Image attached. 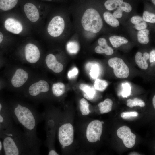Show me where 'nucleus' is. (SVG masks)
Instances as JSON below:
<instances>
[{
    "label": "nucleus",
    "mask_w": 155,
    "mask_h": 155,
    "mask_svg": "<svg viewBox=\"0 0 155 155\" xmlns=\"http://www.w3.org/2000/svg\"><path fill=\"white\" fill-rule=\"evenodd\" d=\"M82 25L86 31L96 33L102 29L103 21L99 13L95 9L90 8L84 13L81 19Z\"/></svg>",
    "instance_id": "nucleus-1"
},
{
    "label": "nucleus",
    "mask_w": 155,
    "mask_h": 155,
    "mask_svg": "<svg viewBox=\"0 0 155 155\" xmlns=\"http://www.w3.org/2000/svg\"><path fill=\"white\" fill-rule=\"evenodd\" d=\"M14 111L18 120L24 126L30 130L34 128L36 125L35 119L28 108L19 104Z\"/></svg>",
    "instance_id": "nucleus-2"
},
{
    "label": "nucleus",
    "mask_w": 155,
    "mask_h": 155,
    "mask_svg": "<svg viewBox=\"0 0 155 155\" xmlns=\"http://www.w3.org/2000/svg\"><path fill=\"white\" fill-rule=\"evenodd\" d=\"M110 67L113 69V72L116 77L120 78H125L129 74V69L123 60L118 57L110 59L108 61Z\"/></svg>",
    "instance_id": "nucleus-3"
},
{
    "label": "nucleus",
    "mask_w": 155,
    "mask_h": 155,
    "mask_svg": "<svg viewBox=\"0 0 155 155\" xmlns=\"http://www.w3.org/2000/svg\"><path fill=\"white\" fill-rule=\"evenodd\" d=\"M74 137V130L72 125L67 123L61 126L59 129V141L63 146H68L73 142Z\"/></svg>",
    "instance_id": "nucleus-4"
},
{
    "label": "nucleus",
    "mask_w": 155,
    "mask_h": 155,
    "mask_svg": "<svg viewBox=\"0 0 155 155\" xmlns=\"http://www.w3.org/2000/svg\"><path fill=\"white\" fill-rule=\"evenodd\" d=\"M103 127L101 121L94 120L88 125L86 131L88 140L91 142L100 140L102 131Z\"/></svg>",
    "instance_id": "nucleus-5"
},
{
    "label": "nucleus",
    "mask_w": 155,
    "mask_h": 155,
    "mask_svg": "<svg viewBox=\"0 0 155 155\" xmlns=\"http://www.w3.org/2000/svg\"><path fill=\"white\" fill-rule=\"evenodd\" d=\"M65 27L63 18L60 16L54 17L49 22L47 27L49 34L52 36L57 37L63 33Z\"/></svg>",
    "instance_id": "nucleus-6"
},
{
    "label": "nucleus",
    "mask_w": 155,
    "mask_h": 155,
    "mask_svg": "<svg viewBox=\"0 0 155 155\" xmlns=\"http://www.w3.org/2000/svg\"><path fill=\"white\" fill-rule=\"evenodd\" d=\"M117 134L118 136L122 140L126 147L130 148L134 146L136 136L131 132L128 127L123 126L121 127L117 130Z\"/></svg>",
    "instance_id": "nucleus-7"
},
{
    "label": "nucleus",
    "mask_w": 155,
    "mask_h": 155,
    "mask_svg": "<svg viewBox=\"0 0 155 155\" xmlns=\"http://www.w3.org/2000/svg\"><path fill=\"white\" fill-rule=\"evenodd\" d=\"M25 55L26 60L33 63L37 62L39 59L40 53L38 47L31 43L26 45L25 47Z\"/></svg>",
    "instance_id": "nucleus-8"
},
{
    "label": "nucleus",
    "mask_w": 155,
    "mask_h": 155,
    "mask_svg": "<svg viewBox=\"0 0 155 155\" xmlns=\"http://www.w3.org/2000/svg\"><path fill=\"white\" fill-rule=\"evenodd\" d=\"M49 88L47 82L44 80H41L31 85L29 88V92L31 95L35 96L41 92H48Z\"/></svg>",
    "instance_id": "nucleus-9"
},
{
    "label": "nucleus",
    "mask_w": 155,
    "mask_h": 155,
    "mask_svg": "<svg viewBox=\"0 0 155 155\" xmlns=\"http://www.w3.org/2000/svg\"><path fill=\"white\" fill-rule=\"evenodd\" d=\"M28 77V74L25 71L22 69H18L11 79L12 84L15 87H20L26 82Z\"/></svg>",
    "instance_id": "nucleus-10"
},
{
    "label": "nucleus",
    "mask_w": 155,
    "mask_h": 155,
    "mask_svg": "<svg viewBox=\"0 0 155 155\" xmlns=\"http://www.w3.org/2000/svg\"><path fill=\"white\" fill-rule=\"evenodd\" d=\"M3 145L6 155H18L19 150L13 140L10 137L5 138Z\"/></svg>",
    "instance_id": "nucleus-11"
},
{
    "label": "nucleus",
    "mask_w": 155,
    "mask_h": 155,
    "mask_svg": "<svg viewBox=\"0 0 155 155\" xmlns=\"http://www.w3.org/2000/svg\"><path fill=\"white\" fill-rule=\"evenodd\" d=\"M4 26L8 31L18 34L22 30V26L20 22L13 18H9L5 21Z\"/></svg>",
    "instance_id": "nucleus-12"
},
{
    "label": "nucleus",
    "mask_w": 155,
    "mask_h": 155,
    "mask_svg": "<svg viewBox=\"0 0 155 155\" xmlns=\"http://www.w3.org/2000/svg\"><path fill=\"white\" fill-rule=\"evenodd\" d=\"M24 10L27 17L31 21L34 22L38 20L39 14L38 10L33 4L31 3L25 4Z\"/></svg>",
    "instance_id": "nucleus-13"
},
{
    "label": "nucleus",
    "mask_w": 155,
    "mask_h": 155,
    "mask_svg": "<svg viewBox=\"0 0 155 155\" xmlns=\"http://www.w3.org/2000/svg\"><path fill=\"white\" fill-rule=\"evenodd\" d=\"M45 61L48 67L54 72L59 73L63 70V65L57 61L53 55L51 54L48 55L46 58Z\"/></svg>",
    "instance_id": "nucleus-14"
},
{
    "label": "nucleus",
    "mask_w": 155,
    "mask_h": 155,
    "mask_svg": "<svg viewBox=\"0 0 155 155\" xmlns=\"http://www.w3.org/2000/svg\"><path fill=\"white\" fill-rule=\"evenodd\" d=\"M98 43L99 45L96 47L95 49V51L96 53L98 54L105 53L108 55L113 54L114 52L113 49L108 45L106 40L105 38H99Z\"/></svg>",
    "instance_id": "nucleus-15"
},
{
    "label": "nucleus",
    "mask_w": 155,
    "mask_h": 155,
    "mask_svg": "<svg viewBox=\"0 0 155 155\" xmlns=\"http://www.w3.org/2000/svg\"><path fill=\"white\" fill-rule=\"evenodd\" d=\"M149 58V54L145 52L143 54L140 52H137L135 55V62L138 66L141 69H146L148 65L146 61Z\"/></svg>",
    "instance_id": "nucleus-16"
},
{
    "label": "nucleus",
    "mask_w": 155,
    "mask_h": 155,
    "mask_svg": "<svg viewBox=\"0 0 155 155\" xmlns=\"http://www.w3.org/2000/svg\"><path fill=\"white\" fill-rule=\"evenodd\" d=\"M79 88L83 91L84 98L88 100H92L94 98L96 94L94 88L83 83L80 84Z\"/></svg>",
    "instance_id": "nucleus-17"
},
{
    "label": "nucleus",
    "mask_w": 155,
    "mask_h": 155,
    "mask_svg": "<svg viewBox=\"0 0 155 155\" xmlns=\"http://www.w3.org/2000/svg\"><path fill=\"white\" fill-rule=\"evenodd\" d=\"M113 104L112 101L110 99L106 98L98 104L100 112L101 114L106 113L110 111Z\"/></svg>",
    "instance_id": "nucleus-18"
},
{
    "label": "nucleus",
    "mask_w": 155,
    "mask_h": 155,
    "mask_svg": "<svg viewBox=\"0 0 155 155\" xmlns=\"http://www.w3.org/2000/svg\"><path fill=\"white\" fill-rule=\"evenodd\" d=\"M110 41L112 45L114 47L117 48L122 44L128 42V40L124 37L114 35L109 38Z\"/></svg>",
    "instance_id": "nucleus-19"
},
{
    "label": "nucleus",
    "mask_w": 155,
    "mask_h": 155,
    "mask_svg": "<svg viewBox=\"0 0 155 155\" xmlns=\"http://www.w3.org/2000/svg\"><path fill=\"white\" fill-rule=\"evenodd\" d=\"M149 31L147 29L140 30L137 34V39L138 42L142 44H147L149 42L148 35Z\"/></svg>",
    "instance_id": "nucleus-20"
},
{
    "label": "nucleus",
    "mask_w": 155,
    "mask_h": 155,
    "mask_svg": "<svg viewBox=\"0 0 155 155\" xmlns=\"http://www.w3.org/2000/svg\"><path fill=\"white\" fill-rule=\"evenodd\" d=\"M18 0H0V9L7 11L14 7L17 4Z\"/></svg>",
    "instance_id": "nucleus-21"
},
{
    "label": "nucleus",
    "mask_w": 155,
    "mask_h": 155,
    "mask_svg": "<svg viewBox=\"0 0 155 155\" xmlns=\"http://www.w3.org/2000/svg\"><path fill=\"white\" fill-rule=\"evenodd\" d=\"M103 17L105 22L111 26L116 27L119 25V21L109 12H105L103 14Z\"/></svg>",
    "instance_id": "nucleus-22"
},
{
    "label": "nucleus",
    "mask_w": 155,
    "mask_h": 155,
    "mask_svg": "<svg viewBox=\"0 0 155 155\" xmlns=\"http://www.w3.org/2000/svg\"><path fill=\"white\" fill-rule=\"evenodd\" d=\"M65 90L64 84L61 82H58L53 84L52 91L53 94L56 96L58 97L63 95Z\"/></svg>",
    "instance_id": "nucleus-23"
},
{
    "label": "nucleus",
    "mask_w": 155,
    "mask_h": 155,
    "mask_svg": "<svg viewBox=\"0 0 155 155\" xmlns=\"http://www.w3.org/2000/svg\"><path fill=\"white\" fill-rule=\"evenodd\" d=\"M123 0H108L105 1L104 6L108 10H112L117 8L123 2Z\"/></svg>",
    "instance_id": "nucleus-24"
},
{
    "label": "nucleus",
    "mask_w": 155,
    "mask_h": 155,
    "mask_svg": "<svg viewBox=\"0 0 155 155\" xmlns=\"http://www.w3.org/2000/svg\"><path fill=\"white\" fill-rule=\"evenodd\" d=\"M80 109L82 114L83 115H88L90 113L89 109V104L87 101L84 98L80 99Z\"/></svg>",
    "instance_id": "nucleus-25"
},
{
    "label": "nucleus",
    "mask_w": 155,
    "mask_h": 155,
    "mask_svg": "<svg viewBox=\"0 0 155 155\" xmlns=\"http://www.w3.org/2000/svg\"><path fill=\"white\" fill-rule=\"evenodd\" d=\"M108 85L107 82L104 80L96 79L94 83V89L100 91H104Z\"/></svg>",
    "instance_id": "nucleus-26"
},
{
    "label": "nucleus",
    "mask_w": 155,
    "mask_h": 155,
    "mask_svg": "<svg viewBox=\"0 0 155 155\" xmlns=\"http://www.w3.org/2000/svg\"><path fill=\"white\" fill-rule=\"evenodd\" d=\"M127 106L130 108L137 106L142 107L145 106V104L143 100L137 98H135L133 100L129 99L127 100Z\"/></svg>",
    "instance_id": "nucleus-27"
},
{
    "label": "nucleus",
    "mask_w": 155,
    "mask_h": 155,
    "mask_svg": "<svg viewBox=\"0 0 155 155\" xmlns=\"http://www.w3.org/2000/svg\"><path fill=\"white\" fill-rule=\"evenodd\" d=\"M67 49L68 51L70 53L76 54L79 50V47L77 42L71 41L67 43Z\"/></svg>",
    "instance_id": "nucleus-28"
},
{
    "label": "nucleus",
    "mask_w": 155,
    "mask_h": 155,
    "mask_svg": "<svg viewBox=\"0 0 155 155\" xmlns=\"http://www.w3.org/2000/svg\"><path fill=\"white\" fill-rule=\"evenodd\" d=\"M142 18L144 21L154 23L155 22V15L148 11H144L143 14Z\"/></svg>",
    "instance_id": "nucleus-29"
},
{
    "label": "nucleus",
    "mask_w": 155,
    "mask_h": 155,
    "mask_svg": "<svg viewBox=\"0 0 155 155\" xmlns=\"http://www.w3.org/2000/svg\"><path fill=\"white\" fill-rule=\"evenodd\" d=\"M123 90L121 94L123 97H127L131 94V87L130 84L128 83L122 84Z\"/></svg>",
    "instance_id": "nucleus-30"
},
{
    "label": "nucleus",
    "mask_w": 155,
    "mask_h": 155,
    "mask_svg": "<svg viewBox=\"0 0 155 155\" xmlns=\"http://www.w3.org/2000/svg\"><path fill=\"white\" fill-rule=\"evenodd\" d=\"M99 69L98 65L94 64L92 66L90 70V75L92 78H96L98 76Z\"/></svg>",
    "instance_id": "nucleus-31"
},
{
    "label": "nucleus",
    "mask_w": 155,
    "mask_h": 155,
    "mask_svg": "<svg viewBox=\"0 0 155 155\" xmlns=\"http://www.w3.org/2000/svg\"><path fill=\"white\" fill-rule=\"evenodd\" d=\"M138 113L135 111L126 112L122 113L121 116L124 119H129L138 115Z\"/></svg>",
    "instance_id": "nucleus-32"
},
{
    "label": "nucleus",
    "mask_w": 155,
    "mask_h": 155,
    "mask_svg": "<svg viewBox=\"0 0 155 155\" xmlns=\"http://www.w3.org/2000/svg\"><path fill=\"white\" fill-rule=\"evenodd\" d=\"M118 7L120 8L123 11L126 12H129L132 10L131 5L127 2H123Z\"/></svg>",
    "instance_id": "nucleus-33"
},
{
    "label": "nucleus",
    "mask_w": 155,
    "mask_h": 155,
    "mask_svg": "<svg viewBox=\"0 0 155 155\" xmlns=\"http://www.w3.org/2000/svg\"><path fill=\"white\" fill-rule=\"evenodd\" d=\"M143 21H144V20H143L142 18L139 16H133L132 17L131 19V22L135 25Z\"/></svg>",
    "instance_id": "nucleus-34"
},
{
    "label": "nucleus",
    "mask_w": 155,
    "mask_h": 155,
    "mask_svg": "<svg viewBox=\"0 0 155 155\" xmlns=\"http://www.w3.org/2000/svg\"><path fill=\"white\" fill-rule=\"evenodd\" d=\"M147 26L146 23L144 21L135 25V29L139 30L146 29Z\"/></svg>",
    "instance_id": "nucleus-35"
},
{
    "label": "nucleus",
    "mask_w": 155,
    "mask_h": 155,
    "mask_svg": "<svg viewBox=\"0 0 155 155\" xmlns=\"http://www.w3.org/2000/svg\"><path fill=\"white\" fill-rule=\"evenodd\" d=\"M78 69L75 67L69 71L68 73V77L70 79L73 78L78 74Z\"/></svg>",
    "instance_id": "nucleus-36"
},
{
    "label": "nucleus",
    "mask_w": 155,
    "mask_h": 155,
    "mask_svg": "<svg viewBox=\"0 0 155 155\" xmlns=\"http://www.w3.org/2000/svg\"><path fill=\"white\" fill-rule=\"evenodd\" d=\"M117 8V9L114 12L113 15L116 18H120L122 16L123 11L119 7Z\"/></svg>",
    "instance_id": "nucleus-37"
},
{
    "label": "nucleus",
    "mask_w": 155,
    "mask_h": 155,
    "mask_svg": "<svg viewBox=\"0 0 155 155\" xmlns=\"http://www.w3.org/2000/svg\"><path fill=\"white\" fill-rule=\"evenodd\" d=\"M149 55L150 60V63L155 61V50H153L151 51Z\"/></svg>",
    "instance_id": "nucleus-38"
},
{
    "label": "nucleus",
    "mask_w": 155,
    "mask_h": 155,
    "mask_svg": "<svg viewBox=\"0 0 155 155\" xmlns=\"http://www.w3.org/2000/svg\"><path fill=\"white\" fill-rule=\"evenodd\" d=\"M49 155H58L59 154L55 150H51L50 151L48 154Z\"/></svg>",
    "instance_id": "nucleus-39"
},
{
    "label": "nucleus",
    "mask_w": 155,
    "mask_h": 155,
    "mask_svg": "<svg viewBox=\"0 0 155 155\" xmlns=\"http://www.w3.org/2000/svg\"><path fill=\"white\" fill-rule=\"evenodd\" d=\"M2 108V106L1 103H0V112L1 111ZM4 121V119L3 117L0 114V122H2Z\"/></svg>",
    "instance_id": "nucleus-40"
},
{
    "label": "nucleus",
    "mask_w": 155,
    "mask_h": 155,
    "mask_svg": "<svg viewBox=\"0 0 155 155\" xmlns=\"http://www.w3.org/2000/svg\"><path fill=\"white\" fill-rule=\"evenodd\" d=\"M3 35L2 33L0 32V44L2 42L3 40Z\"/></svg>",
    "instance_id": "nucleus-41"
},
{
    "label": "nucleus",
    "mask_w": 155,
    "mask_h": 155,
    "mask_svg": "<svg viewBox=\"0 0 155 155\" xmlns=\"http://www.w3.org/2000/svg\"><path fill=\"white\" fill-rule=\"evenodd\" d=\"M154 108H155V96L154 95L152 100Z\"/></svg>",
    "instance_id": "nucleus-42"
},
{
    "label": "nucleus",
    "mask_w": 155,
    "mask_h": 155,
    "mask_svg": "<svg viewBox=\"0 0 155 155\" xmlns=\"http://www.w3.org/2000/svg\"><path fill=\"white\" fill-rule=\"evenodd\" d=\"M2 147V144H1V141H0V150H1V149Z\"/></svg>",
    "instance_id": "nucleus-43"
},
{
    "label": "nucleus",
    "mask_w": 155,
    "mask_h": 155,
    "mask_svg": "<svg viewBox=\"0 0 155 155\" xmlns=\"http://www.w3.org/2000/svg\"><path fill=\"white\" fill-rule=\"evenodd\" d=\"M152 3H153V4L154 5H155V0H152Z\"/></svg>",
    "instance_id": "nucleus-44"
},
{
    "label": "nucleus",
    "mask_w": 155,
    "mask_h": 155,
    "mask_svg": "<svg viewBox=\"0 0 155 155\" xmlns=\"http://www.w3.org/2000/svg\"><path fill=\"white\" fill-rule=\"evenodd\" d=\"M101 122L102 124L104 123V122L103 121H101Z\"/></svg>",
    "instance_id": "nucleus-45"
},
{
    "label": "nucleus",
    "mask_w": 155,
    "mask_h": 155,
    "mask_svg": "<svg viewBox=\"0 0 155 155\" xmlns=\"http://www.w3.org/2000/svg\"><path fill=\"white\" fill-rule=\"evenodd\" d=\"M47 0V1H51V0Z\"/></svg>",
    "instance_id": "nucleus-46"
}]
</instances>
